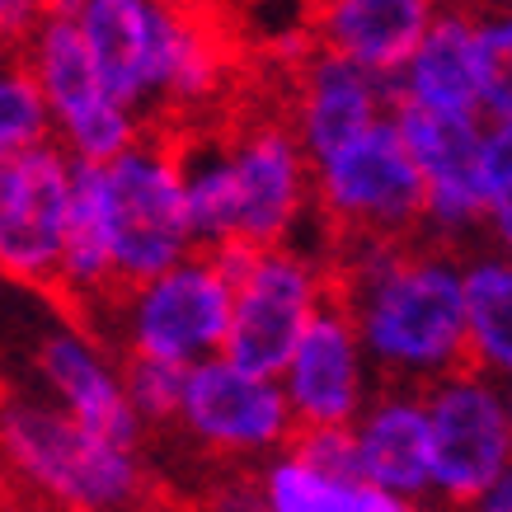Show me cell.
<instances>
[{
    "instance_id": "obj_1",
    "label": "cell",
    "mask_w": 512,
    "mask_h": 512,
    "mask_svg": "<svg viewBox=\"0 0 512 512\" xmlns=\"http://www.w3.org/2000/svg\"><path fill=\"white\" fill-rule=\"evenodd\" d=\"M174 146L198 249L334 245L315 212L311 156L282 109H254L231 127H184Z\"/></svg>"
},
{
    "instance_id": "obj_2",
    "label": "cell",
    "mask_w": 512,
    "mask_h": 512,
    "mask_svg": "<svg viewBox=\"0 0 512 512\" xmlns=\"http://www.w3.org/2000/svg\"><path fill=\"white\" fill-rule=\"evenodd\" d=\"M334 301L381 386L428 390L466 367V254L437 240L334 245Z\"/></svg>"
},
{
    "instance_id": "obj_3",
    "label": "cell",
    "mask_w": 512,
    "mask_h": 512,
    "mask_svg": "<svg viewBox=\"0 0 512 512\" xmlns=\"http://www.w3.org/2000/svg\"><path fill=\"white\" fill-rule=\"evenodd\" d=\"M76 24L113 99L146 123L212 118L235 85L221 19L165 0H76Z\"/></svg>"
},
{
    "instance_id": "obj_4",
    "label": "cell",
    "mask_w": 512,
    "mask_h": 512,
    "mask_svg": "<svg viewBox=\"0 0 512 512\" xmlns=\"http://www.w3.org/2000/svg\"><path fill=\"white\" fill-rule=\"evenodd\" d=\"M0 470L38 512H151L156 470L137 442L94 433L33 390L0 395Z\"/></svg>"
},
{
    "instance_id": "obj_5",
    "label": "cell",
    "mask_w": 512,
    "mask_h": 512,
    "mask_svg": "<svg viewBox=\"0 0 512 512\" xmlns=\"http://www.w3.org/2000/svg\"><path fill=\"white\" fill-rule=\"evenodd\" d=\"M123 362H165L193 372L226 353L231 334V273L212 249H193L188 259L132 282L90 320Z\"/></svg>"
},
{
    "instance_id": "obj_6",
    "label": "cell",
    "mask_w": 512,
    "mask_h": 512,
    "mask_svg": "<svg viewBox=\"0 0 512 512\" xmlns=\"http://www.w3.org/2000/svg\"><path fill=\"white\" fill-rule=\"evenodd\" d=\"M94 198L109 226L113 268H118V292L132 282H146L188 259L198 240H193V221H188L184 202V174H179V146L174 132L156 127L123 151L109 165H90Z\"/></svg>"
},
{
    "instance_id": "obj_7",
    "label": "cell",
    "mask_w": 512,
    "mask_h": 512,
    "mask_svg": "<svg viewBox=\"0 0 512 512\" xmlns=\"http://www.w3.org/2000/svg\"><path fill=\"white\" fill-rule=\"evenodd\" d=\"M19 66L43 90L47 118H52V146L71 156V165H109L132 151L156 127L132 113L123 99L104 90L76 24V5H47L33 33L15 47Z\"/></svg>"
},
{
    "instance_id": "obj_8",
    "label": "cell",
    "mask_w": 512,
    "mask_h": 512,
    "mask_svg": "<svg viewBox=\"0 0 512 512\" xmlns=\"http://www.w3.org/2000/svg\"><path fill=\"white\" fill-rule=\"evenodd\" d=\"M221 259L231 273L226 357L278 376L306 325L334 301V245L226 249Z\"/></svg>"
},
{
    "instance_id": "obj_9",
    "label": "cell",
    "mask_w": 512,
    "mask_h": 512,
    "mask_svg": "<svg viewBox=\"0 0 512 512\" xmlns=\"http://www.w3.org/2000/svg\"><path fill=\"white\" fill-rule=\"evenodd\" d=\"M315 212L334 245L348 240H414L423 235V188L395 113L311 160Z\"/></svg>"
},
{
    "instance_id": "obj_10",
    "label": "cell",
    "mask_w": 512,
    "mask_h": 512,
    "mask_svg": "<svg viewBox=\"0 0 512 512\" xmlns=\"http://www.w3.org/2000/svg\"><path fill=\"white\" fill-rule=\"evenodd\" d=\"M170 437L212 470H259L296 442L278 376L249 372L221 353L184 376Z\"/></svg>"
},
{
    "instance_id": "obj_11",
    "label": "cell",
    "mask_w": 512,
    "mask_h": 512,
    "mask_svg": "<svg viewBox=\"0 0 512 512\" xmlns=\"http://www.w3.org/2000/svg\"><path fill=\"white\" fill-rule=\"evenodd\" d=\"M423 400L433 428V503L475 512V503L512 470V414L503 386L461 367L423 390Z\"/></svg>"
},
{
    "instance_id": "obj_12",
    "label": "cell",
    "mask_w": 512,
    "mask_h": 512,
    "mask_svg": "<svg viewBox=\"0 0 512 512\" xmlns=\"http://www.w3.org/2000/svg\"><path fill=\"white\" fill-rule=\"evenodd\" d=\"M19 357H24V372H29V386L19 390H33V395L52 400L94 433L146 447V433H141L137 414L127 404L123 357L113 353V343L85 315L43 320L38 329L29 325V339H24Z\"/></svg>"
},
{
    "instance_id": "obj_13",
    "label": "cell",
    "mask_w": 512,
    "mask_h": 512,
    "mask_svg": "<svg viewBox=\"0 0 512 512\" xmlns=\"http://www.w3.org/2000/svg\"><path fill=\"white\" fill-rule=\"evenodd\" d=\"M400 137L414 156L423 188V240L447 249H480L489 212V174H484V123L470 118H428L395 109Z\"/></svg>"
},
{
    "instance_id": "obj_14",
    "label": "cell",
    "mask_w": 512,
    "mask_h": 512,
    "mask_svg": "<svg viewBox=\"0 0 512 512\" xmlns=\"http://www.w3.org/2000/svg\"><path fill=\"white\" fill-rule=\"evenodd\" d=\"M76 165L52 141L0 165V282L57 287Z\"/></svg>"
},
{
    "instance_id": "obj_15",
    "label": "cell",
    "mask_w": 512,
    "mask_h": 512,
    "mask_svg": "<svg viewBox=\"0 0 512 512\" xmlns=\"http://www.w3.org/2000/svg\"><path fill=\"white\" fill-rule=\"evenodd\" d=\"M278 386L287 395V409H292L296 437L348 433L357 414L367 409V400L381 390V376L372 372L362 339L348 325L339 301H329L306 325L292 357L282 362Z\"/></svg>"
},
{
    "instance_id": "obj_16",
    "label": "cell",
    "mask_w": 512,
    "mask_h": 512,
    "mask_svg": "<svg viewBox=\"0 0 512 512\" xmlns=\"http://www.w3.org/2000/svg\"><path fill=\"white\" fill-rule=\"evenodd\" d=\"M390 113H395V99H390L386 80L357 71L353 62H343L334 52L311 47L306 62L287 71L282 118L311 160L339 151L343 141L362 137L367 127H376Z\"/></svg>"
},
{
    "instance_id": "obj_17",
    "label": "cell",
    "mask_w": 512,
    "mask_h": 512,
    "mask_svg": "<svg viewBox=\"0 0 512 512\" xmlns=\"http://www.w3.org/2000/svg\"><path fill=\"white\" fill-rule=\"evenodd\" d=\"M353 470L404 503H433V428L428 400L414 386H381L348 428Z\"/></svg>"
},
{
    "instance_id": "obj_18",
    "label": "cell",
    "mask_w": 512,
    "mask_h": 512,
    "mask_svg": "<svg viewBox=\"0 0 512 512\" xmlns=\"http://www.w3.org/2000/svg\"><path fill=\"white\" fill-rule=\"evenodd\" d=\"M259 512H419V503L390 498L353 470L348 433L296 437L292 447L254 470Z\"/></svg>"
},
{
    "instance_id": "obj_19",
    "label": "cell",
    "mask_w": 512,
    "mask_h": 512,
    "mask_svg": "<svg viewBox=\"0 0 512 512\" xmlns=\"http://www.w3.org/2000/svg\"><path fill=\"white\" fill-rule=\"evenodd\" d=\"M390 99H395V109H404V113L484 123L475 10L437 5V15H433V24L423 29L419 47H414L409 62L390 76Z\"/></svg>"
},
{
    "instance_id": "obj_20",
    "label": "cell",
    "mask_w": 512,
    "mask_h": 512,
    "mask_svg": "<svg viewBox=\"0 0 512 512\" xmlns=\"http://www.w3.org/2000/svg\"><path fill=\"white\" fill-rule=\"evenodd\" d=\"M433 0H329L306 24L320 52H334L367 76H390L409 62L423 29L433 24Z\"/></svg>"
},
{
    "instance_id": "obj_21",
    "label": "cell",
    "mask_w": 512,
    "mask_h": 512,
    "mask_svg": "<svg viewBox=\"0 0 512 512\" xmlns=\"http://www.w3.org/2000/svg\"><path fill=\"white\" fill-rule=\"evenodd\" d=\"M466 367L512 386V259L466 249Z\"/></svg>"
},
{
    "instance_id": "obj_22",
    "label": "cell",
    "mask_w": 512,
    "mask_h": 512,
    "mask_svg": "<svg viewBox=\"0 0 512 512\" xmlns=\"http://www.w3.org/2000/svg\"><path fill=\"white\" fill-rule=\"evenodd\" d=\"M52 141V118H47L43 90L19 66V57L0 66V165L15 156H29Z\"/></svg>"
},
{
    "instance_id": "obj_23",
    "label": "cell",
    "mask_w": 512,
    "mask_h": 512,
    "mask_svg": "<svg viewBox=\"0 0 512 512\" xmlns=\"http://www.w3.org/2000/svg\"><path fill=\"white\" fill-rule=\"evenodd\" d=\"M484 80V123H512V5L475 10Z\"/></svg>"
},
{
    "instance_id": "obj_24",
    "label": "cell",
    "mask_w": 512,
    "mask_h": 512,
    "mask_svg": "<svg viewBox=\"0 0 512 512\" xmlns=\"http://www.w3.org/2000/svg\"><path fill=\"white\" fill-rule=\"evenodd\" d=\"M484 174H489V212L480 245L512 259V123H484Z\"/></svg>"
},
{
    "instance_id": "obj_25",
    "label": "cell",
    "mask_w": 512,
    "mask_h": 512,
    "mask_svg": "<svg viewBox=\"0 0 512 512\" xmlns=\"http://www.w3.org/2000/svg\"><path fill=\"white\" fill-rule=\"evenodd\" d=\"M184 376L179 367L165 362H123V381H127V404L137 414L141 433H170L179 400H184Z\"/></svg>"
},
{
    "instance_id": "obj_26",
    "label": "cell",
    "mask_w": 512,
    "mask_h": 512,
    "mask_svg": "<svg viewBox=\"0 0 512 512\" xmlns=\"http://www.w3.org/2000/svg\"><path fill=\"white\" fill-rule=\"evenodd\" d=\"M43 10L47 5H33V0H0V29H5V38L19 47L33 33V24L43 19Z\"/></svg>"
},
{
    "instance_id": "obj_27",
    "label": "cell",
    "mask_w": 512,
    "mask_h": 512,
    "mask_svg": "<svg viewBox=\"0 0 512 512\" xmlns=\"http://www.w3.org/2000/svg\"><path fill=\"white\" fill-rule=\"evenodd\" d=\"M475 512H512V470L480 498V503H475Z\"/></svg>"
},
{
    "instance_id": "obj_28",
    "label": "cell",
    "mask_w": 512,
    "mask_h": 512,
    "mask_svg": "<svg viewBox=\"0 0 512 512\" xmlns=\"http://www.w3.org/2000/svg\"><path fill=\"white\" fill-rule=\"evenodd\" d=\"M10 57H15V43H10V38H5V29H0V66L10 62Z\"/></svg>"
},
{
    "instance_id": "obj_29",
    "label": "cell",
    "mask_w": 512,
    "mask_h": 512,
    "mask_svg": "<svg viewBox=\"0 0 512 512\" xmlns=\"http://www.w3.org/2000/svg\"><path fill=\"white\" fill-rule=\"evenodd\" d=\"M419 512H451V508H442V503H419Z\"/></svg>"
},
{
    "instance_id": "obj_30",
    "label": "cell",
    "mask_w": 512,
    "mask_h": 512,
    "mask_svg": "<svg viewBox=\"0 0 512 512\" xmlns=\"http://www.w3.org/2000/svg\"><path fill=\"white\" fill-rule=\"evenodd\" d=\"M503 400H508V414H512V386H503Z\"/></svg>"
},
{
    "instance_id": "obj_31",
    "label": "cell",
    "mask_w": 512,
    "mask_h": 512,
    "mask_svg": "<svg viewBox=\"0 0 512 512\" xmlns=\"http://www.w3.org/2000/svg\"><path fill=\"white\" fill-rule=\"evenodd\" d=\"M29 512H38V508H29Z\"/></svg>"
}]
</instances>
